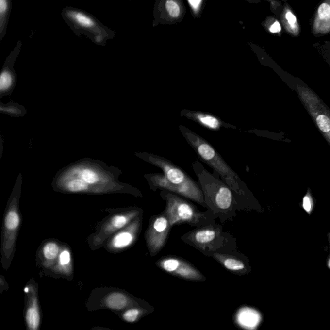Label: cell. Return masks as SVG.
<instances>
[{"label": "cell", "mask_w": 330, "mask_h": 330, "mask_svg": "<svg viewBox=\"0 0 330 330\" xmlns=\"http://www.w3.org/2000/svg\"><path fill=\"white\" fill-rule=\"evenodd\" d=\"M121 173V169L109 166L103 161L84 158L60 169L52 184L57 190L69 193L113 192L132 188L119 182Z\"/></svg>", "instance_id": "cell-1"}, {"label": "cell", "mask_w": 330, "mask_h": 330, "mask_svg": "<svg viewBox=\"0 0 330 330\" xmlns=\"http://www.w3.org/2000/svg\"><path fill=\"white\" fill-rule=\"evenodd\" d=\"M135 156L162 170L163 174L151 173L144 175L151 189L167 190L207 207L199 184L178 165L164 157L151 153L137 152Z\"/></svg>", "instance_id": "cell-2"}, {"label": "cell", "mask_w": 330, "mask_h": 330, "mask_svg": "<svg viewBox=\"0 0 330 330\" xmlns=\"http://www.w3.org/2000/svg\"><path fill=\"white\" fill-rule=\"evenodd\" d=\"M179 129L200 160L213 169L214 174L219 176L237 195H246V184L208 141L185 126L180 125Z\"/></svg>", "instance_id": "cell-3"}, {"label": "cell", "mask_w": 330, "mask_h": 330, "mask_svg": "<svg viewBox=\"0 0 330 330\" xmlns=\"http://www.w3.org/2000/svg\"><path fill=\"white\" fill-rule=\"evenodd\" d=\"M62 16L65 22L77 37L84 35L94 44L102 47L105 46L108 41L115 38V31L84 10L67 6L63 9Z\"/></svg>", "instance_id": "cell-4"}, {"label": "cell", "mask_w": 330, "mask_h": 330, "mask_svg": "<svg viewBox=\"0 0 330 330\" xmlns=\"http://www.w3.org/2000/svg\"><path fill=\"white\" fill-rule=\"evenodd\" d=\"M207 207L215 212H230L234 206L233 191L221 178L210 174L199 161L192 164Z\"/></svg>", "instance_id": "cell-5"}, {"label": "cell", "mask_w": 330, "mask_h": 330, "mask_svg": "<svg viewBox=\"0 0 330 330\" xmlns=\"http://www.w3.org/2000/svg\"><path fill=\"white\" fill-rule=\"evenodd\" d=\"M160 196L166 201L164 213L171 227L184 223L199 227L211 224L206 213L200 212L195 205L182 196L164 190L160 192Z\"/></svg>", "instance_id": "cell-6"}, {"label": "cell", "mask_w": 330, "mask_h": 330, "mask_svg": "<svg viewBox=\"0 0 330 330\" xmlns=\"http://www.w3.org/2000/svg\"><path fill=\"white\" fill-rule=\"evenodd\" d=\"M182 239L203 253L216 252L220 247H223L225 243L223 228L212 224L189 231L182 236Z\"/></svg>", "instance_id": "cell-7"}, {"label": "cell", "mask_w": 330, "mask_h": 330, "mask_svg": "<svg viewBox=\"0 0 330 330\" xmlns=\"http://www.w3.org/2000/svg\"><path fill=\"white\" fill-rule=\"evenodd\" d=\"M156 264L165 272L182 280L195 282H203L206 280L205 277L191 263L180 257H163L157 261Z\"/></svg>", "instance_id": "cell-8"}, {"label": "cell", "mask_w": 330, "mask_h": 330, "mask_svg": "<svg viewBox=\"0 0 330 330\" xmlns=\"http://www.w3.org/2000/svg\"><path fill=\"white\" fill-rule=\"evenodd\" d=\"M171 228L170 222L164 212L156 216L151 222L147 231L146 239L149 251L153 256L164 248Z\"/></svg>", "instance_id": "cell-9"}, {"label": "cell", "mask_w": 330, "mask_h": 330, "mask_svg": "<svg viewBox=\"0 0 330 330\" xmlns=\"http://www.w3.org/2000/svg\"><path fill=\"white\" fill-rule=\"evenodd\" d=\"M23 43L17 42L13 50L6 58L0 75V98L11 96L17 84V74L14 66L21 52Z\"/></svg>", "instance_id": "cell-10"}, {"label": "cell", "mask_w": 330, "mask_h": 330, "mask_svg": "<svg viewBox=\"0 0 330 330\" xmlns=\"http://www.w3.org/2000/svg\"><path fill=\"white\" fill-rule=\"evenodd\" d=\"M180 115L181 116L186 117L210 131H219L222 128L236 129L235 126L226 123L216 116L205 112L183 109L181 112Z\"/></svg>", "instance_id": "cell-11"}, {"label": "cell", "mask_w": 330, "mask_h": 330, "mask_svg": "<svg viewBox=\"0 0 330 330\" xmlns=\"http://www.w3.org/2000/svg\"><path fill=\"white\" fill-rule=\"evenodd\" d=\"M211 256L223 265L224 268L233 274H247L249 271V268H248L244 261L233 255L215 252Z\"/></svg>", "instance_id": "cell-12"}, {"label": "cell", "mask_w": 330, "mask_h": 330, "mask_svg": "<svg viewBox=\"0 0 330 330\" xmlns=\"http://www.w3.org/2000/svg\"><path fill=\"white\" fill-rule=\"evenodd\" d=\"M12 10V0H0V41L5 38Z\"/></svg>", "instance_id": "cell-13"}, {"label": "cell", "mask_w": 330, "mask_h": 330, "mask_svg": "<svg viewBox=\"0 0 330 330\" xmlns=\"http://www.w3.org/2000/svg\"><path fill=\"white\" fill-rule=\"evenodd\" d=\"M0 113L13 117H23L27 115V111L23 105L16 102L11 101L7 103L1 102Z\"/></svg>", "instance_id": "cell-14"}, {"label": "cell", "mask_w": 330, "mask_h": 330, "mask_svg": "<svg viewBox=\"0 0 330 330\" xmlns=\"http://www.w3.org/2000/svg\"><path fill=\"white\" fill-rule=\"evenodd\" d=\"M127 297L121 293L115 292L105 298L106 306L111 309L121 310L129 304Z\"/></svg>", "instance_id": "cell-15"}, {"label": "cell", "mask_w": 330, "mask_h": 330, "mask_svg": "<svg viewBox=\"0 0 330 330\" xmlns=\"http://www.w3.org/2000/svg\"><path fill=\"white\" fill-rule=\"evenodd\" d=\"M26 321L29 329L32 330L38 329L40 323V316L36 304L31 306L27 310Z\"/></svg>", "instance_id": "cell-16"}, {"label": "cell", "mask_w": 330, "mask_h": 330, "mask_svg": "<svg viewBox=\"0 0 330 330\" xmlns=\"http://www.w3.org/2000/svg\"><path fill=\"white\" fill-rule=\"evenodd\" d=\"M133 241V235L131 233L122 232L113 239V245L116 248H125L131 245Z\"/></svg>", "instance_id": "cell-17"}, {"label": "cell", "mask_w": 330, "mask_h": 330, "mask_svg": "<svg viewBox=\"0 0 330 330\" xmlns=\"http://www.w3.org/2000/svg\"><path fill=\"white\" fill-rule=\"evenodd\" d=\"M315 122L321 132L330 135V117L326 114H316Z\"/></svg>", "instance_id": "cell-18"}, {"label": "cell", "mask_w": 330, "mask_h": 330, "mask_svg": "<svg viewBox=\"0 0 330 330\" xmlns=\"http://www.w3.org/2000/svg\"><path fill=\"white\" fill-rule=\"evenodd\" d=\"M20 223V219L17 212L11 210L7 214L5 218V226L9 230H15L18 227Z\"/></svg>", "instance_id": "cell-19"}, {"label": "cell", "mask_w": 330, "mask_h": 330, "mask_svg": "<svg viewBox=\"0 0 330 330\" xmlns=\"http://www.w3.org/2000/svg\"><path fill=\"white\" fill-rule=\"evenodd\" d=\"M59 252L58 245L54 243H49L43 248V254L45 258L53 260L57 257Z\"/></svg>", "instance_id": "cell-20"}, {"label": "cell", "mask_w": 330, "mask_h": 330, "mask_svg": "<svg viewBox=\"0 0 330 330\" xmlns=\"http://www.w3.org/2000/svg\"><path fill=\"white\" fill-rule=\"evenodd\" d=\"M141 314L140 310L137 309V308H133V309L127 310L123 314V319H125V321L129 322V323H133V322H135L138 319Z\"/></svg>", "instance_id": "cell-21"}, {"label": "cell", "mask_w": 330, "mask_h": 330, "mask_svg": "<svg viewBox=\"0 0 330 330\" xmlns=\"http://www.w3.org/2000/svg\"><path fill=\"white\" fill-rule=\"evenodd\" d=\"M166 8L169 15L173 17H178L180 15V9L178 4L173 0H168L166 3Z\"/></svg>", "instance_id": "cell-22"}, {"label": "cell", "mask_w": 330, "mask_h": 330, "mask_svg": "<svg viewBox=\"0 0 330 330\" xmlns=\"http://www.w3.org/2000/svg\"><path fill=\"white\" fill-rule=\"evenodd\" d=\"M318 16L321 19H329L330 18V6L328 3H323L320 5L318 9Z\"/></svg>", "instance_id": "cell-23"}, {"label": "cell", "mask_w": 330, "mask_h": 330, "mask_svg": "<svg viewBox=\"0 0 330 330\" xmlns=\"http://www.w3.org/2000/svg\"><path fill=\"white\" fill-rule=\"evenodd\" d=\"M302 206H303L304 210H305L307 213L309 214H311L314 208V203L311 196L309 195V194H308L304 198Z\"/></svg>", "instance_id": "cell-24"}, {"label": "cell", "mask_w": 330, "mask_h": 330, "mask_svg": "<svg viewBox=\"0 0 330 330\" xmlns=\"http://www.w3.org/2000/svg\"><path fill=\"white\" fill-rule=\"evenodd\" d=\"M128 221V219L125 217V216H116L113 219V225L116 228H122L127 224Z\"/></svg>", "instance_id": "cell-25"}, {"label": "cell", "mask_w": 330, "mask_h": 330, "mask_svg": "<svg viewBox=\"0 0 330 330\" xmlns=\"http://www.w3.org/2000/svg\"><path fill=\"white\" fill-rule=\"evenodd\" d=\"M70 261V253L68 251H64L60 255V262L62 265L68 264Z\"/></svg>", "instance_id": "cell-26"}, {"label": "cell", "mask_w": 330, "mask_h": 330, "mask_svg": "<svg viewBox=\"0 0 330 330\" xmlns=\"http://www.w3.org/2000/svg\"><path fill=\"white\" fill-rule=\"evenodd\" d=\"M285 17L286 20L288 21L289 24L292 25V26L296 24L297 22L296 17L295 16L293 15V14L291 13L290 11H288L287 13H286Z\"/></svg>", "instance_id": "cell-27"}, {"label": "cell", "mask_w": 330, "mask_h": 330, "mask_svg": "<svg viewBox=\"0 0 330 330\" xmlns=\"http://www.w3.org/2000/svg\"><path fill=\"white\" fill-rule=\"evenodd\" d=\"M280 30H281V27H280V23L278 21H276L270 28V32L272 33H280Z\"/></svg>", "instance_id": "cell-28"}, {"label": "cell", "mask_w": 330, "mask_h": 330, "mask_svg": "<svg viewBox=\"0 0 330 330\" xmlns=\"http://www.w3.org/2000/svg\"><path fill=\"white\" fill-rule=\"evenodd\" d=\"M201 0H189V3H190V5L192 6V7L194 8H196L198 7V5H199L200 3H201Z\"/></svg>", "instance_id": "cell-29"}, {"label": "cell", "mask_w": 330, "mask_h": 330, "mask_svg": "<svg viewBox=\"0 0 330 330\" xmlns=\"http://www.w3.org/2000/svg\"><path fill=\"white\" fill-rule=\"evenodd\" d=\"M328 265H329V268L330 269V258L329 259V263H328Z\"/></svg>", "instance_id": "cell-30"}, {"label": "cell", "mask_w": 330, "mask_h": 330, "mask_svg": "<svg viewBox=\"0 0 330 330\" xmlns=\"http://www.w3.org/2000/svg\"></svg>", "instance_id": "cell-31"}]
</instances>
